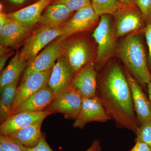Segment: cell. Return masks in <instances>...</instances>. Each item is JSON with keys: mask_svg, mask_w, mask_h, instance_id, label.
Instances as JSON below:
<instances>
[{"mask_svg": "<svg viewBox=\"0 0 151 151\" xmlns=\"http://www.w3.org/2000/svg\"><path fill=\"white\" fill-rule=\"evenodd\" d=\"M101 70L97 77L96 96L117 126L136 133L140 125L124 68L113 62Z\"/></svg>", "mask_w": 151, "mask_h": 151, "instance_id": "1", "label": "cell"}, {"mask_svg": "<svg viewBox=\"0 0 151 151\" xmlns=\"http://www.w3.org/2000/svg\"><path fill=\"white\" fill-rule=\"evenodd\" d=\"M145 47L141 33H135L119 44L116 54L143 89L147 91L151 73Z\"/></svg>", "mask_w": 151, "mask_h": 151, "instance_id": "2", "label": "cell"}, {"mask_svg": "<svg viewBox=\"0 0 151 151\" xmlns=\"http://www.w3.org/2000/svg\"><path fill=\"white\" fill-rule=\"evenodd\" d=\"M92 37L98 45L95 63L98 71L102 70L111 57L116 54L119 46V37L113 16L105 14L100 17Z\"/></svg>", "mask_w": 151, "mask_h": 151, "instance_id": "3", "label": "cell"}, {"mask_svg": "<svg viewBox=\"0 0 151 151\" xmlns=\"http://www.w3.org/2000/svg\"><path fill=\"white\" fill-rule=\"evenodd\" d=\"M118 37H122L146 27L142 14L136 4L123 5L113 15Z\"/></svg>", "mask_w": 151, "mask_h": 151, "instance_id": "4", "label": "cell"}, {"mask_svg": "<svg viewBox=\"0 0 151 151\" xmlns=\"http://www.w3.org/2000/svg\"><path fill=\"white\" fill-rule=\"evenodd\" d=\"M64 42L57 38L39 53L24 71L21 82L33 73L52 69L57 59L63 55Z\"/></svg>", "mask_w": 151, "mask_h": 151, "instance_id": "5", "label": "cell"}, {"mask_svg": "<svg viewBox=\"0 0 151 151\" xmlns=\"http://www.w3.org/2000/svg\"><path fill=\"white\" fill-rule=\"evenodd\" d=\"M82 96L70 86L59 93L45 110L63 114L67 119L75 120L81 109Z\"/></svg>", "mask_w": 151, "mask_h": 151, "instance_id": "6", "label": "cell"}, {"mask_svg": "<svg viewBox=\"0 0 151 151\" xmlns=\"http://www.w3.org/2000/svg\"><path fill=\"white\" fill-rule=\"evenodd\" d=\"M63 55L75 73L92 61L91 46L82 39L64 40Z\"/></svg>", "mask_w": 151, "mask_h": 151, "instance_id": "7", "label": "cell"}, {"mask_svg": "<svg viewBox=\"0 0 151 151\" xmlns=\"http://www.w3.org/2000/svg\"><path fill=\"white\" fill-rule=\"evenodd\" d=\"M63 32L62 27L53 28L42 27L31 36L21 53L25 58L29 64L44 47L59 37Z\"/></svg>", "mask_w": 151, "mask_h": 151, "instance_id": "8", "label": "cell"}, {"mask_svg": "<svg viewBox=\"0 0 151 151\" xmlns=\"http://www.w3.org/2000/svg\"><path fill=\"white\" fill-rule=\"evenodd\" d=\"M111 120L97 96L91 98L83 97L81 109L72 126L82 129L91 122L103 123Z\"/></svg>", "mask_w": 151, "mask_h": 151, "instance_id": "9", "label": "cell"}, {"mask_svg": "<svg viewBox=\"0 0 151 151\" xmlns=\"http://www.w3.org/2000/svg\"><path fill=\"white\" fill-rule=\"evenodd\" d=\"M97 72L95 63L91 61L75 73L69 86L77 91L82 97L96 96Z\"/></svg>", "mask_w": 151, "mask_h": 151, "instance_id": "10", "label": "cell"}, {"mask_svg": "<svg viewBox=\"0 0 151 151\" xmlns=\"http://www.w3.org/2000/svg\"><path fill=\"white\" fill-rule=\"evenodd\" d=\"M99 17L91 6L76 11L72 17L62 27L63 34L58 38L65 40L67 38L77 33L89 29L99 21Z\"/></svg>", "mask_w": 151, "mask_h": 151, "instance_id": "11", "label": "cell"}, {"mask_svg": "<svg viewBox=\"0 0 151 151\" xmlns=\"http://www.w3.org/2000/svg\"><path fill=\"white\" fill-rule=\"evenodd\" d=\"M124 71L132 92L134 109L139 125L151 121V103L140 84L126 68Z\"/></svg>", "mask_w": 151, "mask_h": 151, "instance_id": "12", "label": "cell"}, {"mask_svg": "<svg viewBox=\"0 0 151 151\" xmlns=\"http://www.w3.org/2000/svg\"><path fill=\"white\" fill-rule=\"evenodd\" d=\"M52 70L33 73L21 83L17 88L12 113L24 100L47 84Z\"/></svg>", "mask_w": 151, "mask_h": 151, "instance_id": "13", "label": "cell"}, {"mask_svg": "<svg viewBox=\"0 0 151 151\" xmlns=\"http://www.w3.org/2000/svg\"><path fill=\"white\" fill-rule=\"evenodd\" d=\"M75 75L69 63L62 55L57 59L52 68L47 85L56 96L69 87Z\"/></svg>", "mask_w": 151, "mask_h": 151, "instance_id": "14", "label": "cell"}, {"mask_svg": "<svg viewBox=\"0 0 151 151\" xmlns=\"http://www.w3.org/2000/svg\"><path fill=\"white\" fill-rule=\"evenodd\" d=\"M55 113L45 110L38 112H23L12 115L1 124V135L7 136L17 130L28 127L37 121L44 120L47 116Z\"/></svg>", "mask_w": 151, "mask_h": 151, "instance_id": "15", "label": "cell"}, {"mask_svg": "<svg viewBox=\"0 0 151 151\" xmlns=\"http://www.w3.org/2000/svg\"><path fill=\"white\" fill-rule=\"evenodd\" d=\"M51 1L39 0L33 4L7 14L12 21L31 30L39 22L42 12Z\"/></svg>", "mask_w": 151, "mask_h": 151, "instance_id": "16", "label": "cell"}, {"mask_svg": "<svg viewBox=\"0 0 151 151\" xmlns=\"http://www.w3.org/2000/svg\"><path fill=\"white\" fill-rule=\"evenodd\" d=\"M55 97L54 92L47 84L20 104L11 116L23 112H38L45 111Z\"/></svg>", "mask_w": 151, "mask_h": 151, "instance_id": "17", "label": "cell"}, {"mask_svg": "<svg viewBox=\"0 0 151 151\" xmlns=\"http://www.w3.org/2000/svg\"><path fill=\"white\" fill-rule=\"evenodd\" d=\"M73 12L67 7L60 4L47 6L39 23L42 27L50 28L62 27V25L69 19Z\"/></svg>", "mask_w": 151, "mask_h": 151, "instance_id": "18", "label": "cell"}, {"mask_svg": "<svg viewBox=\"0 0 151 151\" xmlns=\"http://www.w3.org/2000/svg\"><path fill=\"white\" fill-rule=\"evenodd\" d=\"M43 121L44 119L40 120L7 136L18 145L29 148L34 147L38 144L42 137L41 129Z\"/></svg>", "mask_w": 151, "mask_h": 151, "instance_id": "19", "label": "cell"}, {"mask_svg": "<svg viewBox=\"0 0 151 151\" xmlns=\"http://www.w3.org/2000/svg\"><path fill=\"white\" fill-rule=\"evenodd\" d=\"M28 65L25 58L18 52L3 70L0 77V88L18 81L22 72Z\"/></svg>", "mask_w": 151, "mask_h": 151, "instance_id": "20", "label": "cell"}, {"mask_svg": "<svg viewBox=\"0 0 151 151\" xmlns=\"http://www.w3.org/2000/svg\"><path fill=\"white\" fill-rule=\"evenodd\" d=\"M31 29L10 20L0 29V43L2 46H13L27 36Z\"/></svg>", "mask_w": 151, "mask_h": 151, "instance_id": "21", "label": "cell"}, {"mask_svg": "<svg viewBox=\"0 0 151 151\" xmlns=\"http://www.w3.org/2000/svg\"><path fill=\"white\" fill-rule=\"evenodd\" d=\"M18 81L1 88L0 122L1 124L11 116L17 89Z\"/></svg>", "mask_w": 151, "mask_h": 151, "instance_id": "22", "label": "cell"}, {"mask_svg": "<svg viewBox=\"0 0 151 151\" xmlns=\"http://www.w3.org/2000/svg\"><path fill=\"white\" fill-rule=\"evenodd\" d=\"M90 1L91 7L99 17L105 14L113 15L124 5L117 0H90Z\"/></svg>", "mask_w": 151, "mask_h": 151, "instance_id": "23", "label": "cell"}, {"mask_svg": "<svg viewBox=\"0 0 151 151\" xmlns=\"http://www.w3.org/2000/svg\"><path fill=\"white\" fill-rule=\"evenodd\" d=\"M135 140H139L145 143L151 150V121L140 125L135 133Z\"/></svg>", "mask_w": 151, "mask_h": 151, "instance_id": "24", "label": "cell"}, {"mask_svg": "<svg viewBox=\"0 0 151 151\" xmlns=\"http://www.w3.org/2000/svg\"><path fill=\"white\" fill-rule=\"evenodd\" d=\"M54 4L63 5L73 12L91 6V1L90 0H56Z\"/></svg>", "mask_w": 151, "mask_h": 151, "instance_id": "25", "label": "cell"}, {"mask_svg": "<svg viewBox=\"0 0 151 151\" xmlns=\"http://www.w3.org/2000/svg\"><path fill=\"white\" fill-rule=\"evenodd\" d=\"M142 12L146 26L151 24V0H134Z\"/></svg>", "mask_w": 151, "mask_h": 151, "instance_id": "26", "label": "cell"}, {"mask_svg": "<svg viewBox=\"0 0 151 151\" xmlns=\"http://www.w3.org/2000/svg\"><path fill=\"white\" fill-rule=\"evenodd\" d=\"M0 146L4 151H23L20 146L7 136L0 135Z\"/></svg>", "mask_w": 151, "mask_h": 151, "instance_id": "27", "label": "cell"}, {"mask_svg": "<svg viewBox=\"0 0 151 151\" xmlns=\"http://www.w3.org/2000/svg\"><path fill=\"white\" fill-rule=\"evenodd\" d=\"M19 145L23 151H53L43 136L41 138L38 144L34 147L29 148L21 145Z\"/></svg>", "mask_w": 151, "mask_h": 151, "instance_id": "28", "label": "cell"}, {"mask_svg": "<svg viewBox=\"0 0 151 151\" xmlns=\"http://www.w3.org/2000/svg\"><path fill=\"white\" fill-rule=\"evenodd\" d=\"M146 41L149 49V55L148 57V65L149 70L151 73V24L146 27L144 31Z\"/></svg>", "mask_w": 151, "mask_h": 151, "instance_id": "29", "label": "cell"}, {"mask_svg": "<svg viewBox=\"0 0 151 151\" xmlns=\"http://www.w3.org/2000/svg\"><path fill=\"white\" fill-rule=\"evenodd\" d=\"M135 145L129 151H151L147 144L139 140H135Z\"/></svg>", "mask_w": 151, "mask_h": 151, "instance_id": "30", "label": "cell"}, {"mask_svg": "<svg viewBox=\"0 0 151 151\" xmlns=\"http://www.w3.org/2000/svg\"><path fill=\"white\" fill-rule=\"evenodd\" d=\"M10 20L7 14L1 12L0 14V29L7 24Z\"/></svg>", "mask_w": 151, "mask_h": 151, "instance_id": "31", "label": "cell"}, {"mask_svg": "<svg viewBox=\"0 0 151 151\" xmlns=\"http://www.w3.org/2000/svg\"><path fill=\"white\" fill-rule=\"evenodd\" d=\"M85 151H102L100 141L99 140H94L92 142L91 147Z\"/></svg>", "mask_w": 151, "mask_h": 151, "instance_id": "32", "label": "cell"}, {"mask_svg": "<svg viewBox=\"0 0 151 151\" xmlns=\"http://www.w3.org/2000/svg\"><path fill=\"white\" fill-rule=\"evenodd\" d=\"M9 57V55L5 54L1 55V59H0V70H1L3 68L5 65Z\"/></svg>", "mask_w": 151, "mask_h": 151, "instance_id": "33", "label": "cell"}, {"mask_svg": "<svg viewBox=\"0 0 151 151\" xmlns=\"http://www.w3.org/2000/svg\"><path fill=\"white\" fill-rule=\"evenodd\" d=\"M124 5H130L135 4L134 0H117Z\"/></svg>", "mask_w": 151, "mask_h": 151, "instance_id": "34", "label": "cell"}, {"mask_svg": "<svg viewBox=\"0 0 151 151\" xmlns=\"http://www.w3.org/2000/svg\"><path fill=\"white\" fill-rule=\"evenodd\" d=\"M10 2L16 4H22L26 1V0H7Z\"/></svg>", "mask_w": 151, "mask_h": 151, "instance_id": "35", "label": "cell"}, {"mask_svg": "<svg viewBox=\"0 0 151 151\" xmlns=\"http://www.w3.org/2000/svg\"><path fill=\"white\" fill-rule=\"evenodd\" d=\"M147 92L148 93L149 98L151 103V80L147 86Z\"/></svg>", "mask_w": 151, "mask_h": 151, "instance_id": "36", "label": "cell"}]
</instances>
